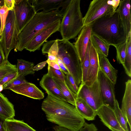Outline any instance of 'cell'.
Instances as JSON below:
<instances>
[{
  "mask_svg": "<svg viewBox=\"0 0 131 131\" xmlns=\"http://www.w3.org/2000/svg\"><path fill=\"white\" fill-rule=\"evenodd\" d=\"M99 68L114 84L116 83L117 70L114 68L110 63L107 57L102 53H98Z\"/></svg>",
  "mask_w": 131,
  "mask_h": 131,
  "instance_id": "20",
  "label": "cell"
},
{
  "mask_svg": "<svg viewBox=\"0 0 131 131\" xmlns=\"http://www.w3.org/2000/svg\"><path fill=\"white\" fill-rule=\"evenodd\" d=\"M47 69V73L48 75L52 78H57L65 83L66 75L61 70L54 69L48 65Z\"/></svg>",
  "mask_w": 131,
  "mask_h": 131,
  "instance_id": "34",
  "label": "cell"
},
{
  "mask_svg": "<svg viewBox=\"0 0 131 131\" xmlns=\"http://www.w3.org/2000/svg\"><path fill=\"white\" fill-rule=\"evenodd\" d=\"M52 78L62 94L67 99V102L75 106L76 95L70 91L64 82L56 78Z\"/></svg>",
  "mask_w": 131,
  "mask_h": 131,
  "instance_id": "25",
  "label": "cell"
},
{
  "mask_svg": "<svg viewBox=\"0 0 131 131\" xmlns=\"http://www.w3.org/2000/svg\"><path fill=\"white\" fill-rule=\"evenodd\" d=\"M8 11V9L5 5L0 7V14L2 22L1 28L0 31V36L3 31Z\"/></svg>",
  "mask_w": 131,
  "mask_h": 131,
  "instance_id": "36",
  "label": "cell"
},
{
  "mask_svg": "<svg viewBox=\"0 0 131 131\" xmlns=\"http://www.w3.org/2000/svg\"><path fill=\"white\" fill-rule=\"evenodd\" d=\"M80 0H71L62 15L59 30L62 39L75 37L83 27Z\"/></svg>",
  "mask_w": 131,
  "mask_h": 131,
  "instance_id": "4",
  "label": "cell"
},
{
  "mask_svg": "<svg viewBox=\"0 0 131 131\" xmlns=\"http://www.w3.org/2000/svg\"><path fill=\"white\" fill-rule=\"evenodd\" d=\"M91 43V41L90 39L87 46L83 61L81 64L82 71L81 83H84L85 82L87 77L89 64V51Z\"/></svg>",
  "mask_w": 131,
  "mask_h": 131,
  "instance_id": "29",
  "label": "cell"
},
{
  "mask_svg": "<svg viewBox=\"0 0 131 131\" xmlns=\"http://www.w3.org/2000/svg\"><path fill=\"white\" fill-rule=\"evenodd\" d=\"M79 131H97V129L93 123L89 124L85 122L83 127Z\"/></svg>",
  "mask_w": 131,
  "mask_h": 131,
  "instance_id": "38",
  "label": "cell"
},
{
  "mask_svg": "<svg viewBox=\"0 0 131 131\" xmlns=\"http://www.w3.org/2000/svg\"><path fill=\"white\" fill-rule=\"evenodd\" d=\"M60 58L78 87L81 82V63L74 45L69 40L57 39Z\"/></svg>",
  "mask_w": 131,
  "mask_h": 131,
  "instance_id": "5",
  "label": "cell"
},
{
  "mask_svg": "<svg viewBox=\"0 0 131 131\" xmlns=\"http://www.w3.org/2000/svg\"><path fill=\"white\" fill-rule=\"evenodd\" d=\"M2 26V22H1V15L0 14V31L1 29Z\"/></svg>",
  "mask_w": 131,
  "mask_h": 131,
  "instance_id": "48",
  "label": "cell"
},
{
  "mask_svg": "<svg viewBox=\"0 0 131 131\" xmlns=\"http://www.w3.org/2000/svg\"><path fill=\"white\" fill-rule=\"evenodd\" d=\"M116 118L121 127L125 131H129L127 122L123 116L117 100L116 99L113 109Z\"/></svg>",
  "mask_w": 131,
  "mask_h": 131,
  "instance_id": "30",
  "label": "cell"
},
{
  "mask_svg": "<svg viewBox=\"0 0 131 131\" xmlns=\"http://www.w3.org/2000/svg\"><path fill=\"white\" fill-rule=\"evenodd\" d=\"M43 54L57 56L58 54V48L57 39L51 40L44 44L41 50Z\"/></svg>",
  "mask_w": 131,
  "mask_h": 131,
  "instance_id": "28",
  "label": "cell"
},
{
  "mask_svg": "<svg viewBox=\"0 0 131 131\" xmlns=\"http://www.w3.org/2000/svg\"><path fill=\"white\" fill-rule=\"evenodd\" d=\"M0 131H7L6 120L0 116Z\"/></svg>",
  "mask_w": 131,
  "mask_h": 131,
  "instance_id": "42",
  "label": "cell"
},
{
  "mask_svg": "<svg viewBox=\"0 0 131 131\" xmlns=\"http://www.w3.org/2000/svg\"><path fill=\"white\" fill-rule=\"evenodd\" d=\"M18 34L13 9L8 12L5 26L0 36V43L6 60H8L11 51L16 46Z\"/></svg>",
  "mask_w": 131,
  "mask_h": 131,
  "instance_id": "7",
  "label": "cell"
},
{
  "mask_svg": "<svg viewBox=\"0 0 131 131\" xmlns=\"http://www.w3.org/2000/svg\"><path fill=\"white\" fill-rule=\"evenodd\" d=\"M130 131H131V130H130Z\"/></svg>",
  "mask_w": 131,
  "mask_h": 131,
  "instance_id": "49",
  "label": "cell"
},
{
  "mask_svg": "<svg viewBox=\"0 0 131 131\" xmlns=\"http://www.w3.org/2000/svg\"><path fill=\"white\" fill-rule=\"evenodd\" d=\"M48 59L50 61H54L57 63V56L48 54Z\"/></svg>",
  "mask_w": 131,
  "mask_h": 131,
  "instance_id": "46",
  "label": "cell"
},
{
  "mask_svg": "<svg viewBox=\"0 0 131 131\" xmlns=\"http://www.w3.org/2000/svg\"><path fill=\"white\" fill-rule=\"evenodd\" d=\"M121 110L131 130V80L130 79L128 80L125 82V90Z\"/></svg>",
  "mask_w": 131,
  "mask_h": 131,
  "instance_id": "19",
  "label": "cell"
},
{
  "mask_svg": "<svg viewBox=\"0 0 131 131\" xmlns=\"http://www.w3.org/2000/svg\"><path fill=\"white\" fill-rule=\"evenodd\" d=\"M55 131H74L63 127L58 126H55L53 127Z\"/></svg>",
  "mask_w": 131,
  "mask_h": 131,
  "instance_id": "45",
  "label": "cell"
},
{
  "mask_svg": "<svg viewBox=\"0 0 131 131\" xmlns=\"http://www.w3.org/2000/svg\"><path fill=\"white\" fill-rule=\"evenodd\" d=\"M99 68L98 54L91 42L89 51V64L87 79L84 83L85 84L91 86L97 80Z\"/></svg>",
  "mask_w": 131,
  "mask_h": 131,
  "instance_id": "15",
  "label": "cell"
},
{
  "mask_svg": "<svg viewBox=\"0 0 131 131\" xmlns=\"http://www.w3.org/2000/svg\"><path fill=\"white\" fill-rule=\"evenodd\" d=\"M4 5L8 9L9 11L13 9L15 4V0H4Z\"/></svg>",
  "mask_w": 131,
  "mask_h": 131,
  "instance_id": "40",
  "label": "cell"
},
{
  "mask_svg": "<svg viewBox=\"0 0 131 131\" xmlns=\"http://www.w3.org/2000/svg\"><path fill=\"white\" fill-rule=\"evenodd\" d=\"M127 44V39L125 42L115 47L116 50V59L119 63L122 64L124 63L126 52Z\"/></svg>",
  "mask_w": 131,
  "mask_h": 131,
  "instance_id": "32",
  "label": "cell"
},
{
  "mask_svg": "<svg viewBox=\"0 0 131 131\" xmlns=\"http://www.w3.org/2000/svg\"><path fill=\"white\" fill-rule=\"evenodd\" d=\"M17 71L16 65L12 64L8 60H6L0 65V82L7 74Z\"/></svg>",
  "mask_w": 131,
  "mask_h": 131,
  "instance_id": "31",
  "label": "cell"
},
{
  "mask_svg": "<svg viewBox=\"0 0 131 131\" xmlns=\"http://www.w3.org/2000/svg\"><path fill=\"white\" fill-rule=\"evenodd\" d=\"M4 5V0H0V7Z\"/></svg>",
  "mask_w": 131,
  "mask_h": 131,
  "instance_id": "47",
  "label": "cell"
},
{
  "mask_svg": "<svg viewBox=\"0 0 131 131\" xmlns=\"http://www.w3.org/2000/svg\"><path fill=\"white\" fill-rule=\"evenodd\" d=\"M15 116L13 105L0 92V116L7 120L14 119Z\"/></svg>",
  "mask_w": 131,
  "mask_h": 131,
  "instance_id": "22",
  "label": "cell"
},
{
  "mask_svg": "<svg viewBox=\"0 0 131 131\" xmlns=\"http://www.w3.org/2000/svg\"><path fill=\"white\" fill-rule=\"evenodd\" d=\"M76 98L84 99L96 112L103 105L97 80L90 86L81 83L76 94Z\"/></svg>",
  "mask_w": 131,
  "mask_h": 131,
  "instance_id": "9",
  "label": "cell"
},
{
  "mask_svg": "<svg viewBox=\"0 0 131 131\" xmlns=\"http://www.w3.org/2000/svg\"><path fill=\"white\" fill-rule=\"evenodd\" d=\"M75 106L79 114L87 120H94L97 115L96 112L83 99L76 98Z\"/></svg>",
  "mask_w": 131,
  "mask_h": 131,
  "instance_id": "21",
  "label": "cell"
},
{
  "mask_svg": "<svg viewBox=\"0 0 131 131\" xmlns=\"http://www.w3.org/2000/svg\"><path fill=\"white\" fill-rule=\"evenodd\" d=\"M90 25L92 33L115 47L127 39L128 35L117 10L112 14L98 18Z\"/></svg>",
  "mask_w": 131,
  "mask_h": 131,
  "instance_id": "2",
  "label": "cell"
},
{
  "mask_svg": "<svg viewBox=\"0 0 131 131\" xmlns=\"http://www.w3.org/2000/svg\"><path fill=\"white\" fill-rule=\"evenodd\" d=\"M96 112L101 121L112 131H125L118 122L112 108L103 105Z\"/></svg>",
  "mask_w": 131,
  "mask_h": 131,
  "instance_id": "12",
  "label": "cell"
},
{
  "mask_svg": "<svg viewBox=\"0 0 131 131\" xmlns=\"http://www.w3.org/2000/svg\"><path fill=\"white\" fill-rule=\"evenodd\" d=\"M17 66V70L18 75L25 76L29 74H34L35 71L32 69L34 64L32 62L26 61L21 59H18Z\"/></svg>",
  "mask_w": 131,
  "mask_h": 131,
  "instance_id": "26",
  "label": "cell"
},
{
  "mask_svg": "<svg viewBox=\"0 0 131 131\" xmlns=\"http://www.w3.org/2000/svg\"><path fill=\"white\" fill-rule=\"evenodd\" d=\"M57 63L58 65L60 70L65 74L69 73L67 68L63 62L61 58L57 56Z\"/></svg>",
  "mask_w": 131,
  "mask_h": 131,
  "instance_id": "39",
  "label": "cell"
},
{
  "mask_svg": "<svg viewBox=\"0 0 131 131\" xmlns=\"http://www.w3.org/2000/svg\"><path fill=\"white\" fill-rule=\"evenodd\" d=\"M126 52L124 63L122 64L125 73L131 77V32L128 35Z\"/></svg>",
  "mask_w": 131,
  "mask_h": 131,
  "instance_id": "27",
  "label": "cell"
},
{
  "mask_svg": "<svg viewBox=\"0 0 131 131\" xmlns=\"http://www.w3.org/2000/svg\"><path fill=\"white\" fill-rule=\"evenodd\" d=\"M7 131H36L23 120H6Z\"/></svg>",
  "mask_w": 131,
  "mask_h": 131,
  "instance_id": "23",
  "label": "cell"
},
{
  "mask_svg": "<svg viewBox=\"0 0 131 131\" xmlns=\"http://www.w3.org/2000/svg\"><path fill=\"white\" fill-rule=\"evenodd\" d=\"M97 80L103 105L113 109L116 100L115 85L99 68Z\"/></svg>",
  "mask_w": 131,
  "mask_h": 131,
  "instance_id": "10",
  "label": "cell"
},
{
  "mask_svg": "<svg viewBox=\"0 0 131 131\" xmlns=\"http://www.w3.org/2000/svg\"><path fill=\"white\" fill-rule=\"evenodd\" d=\"M90 40L98 53H101L106 57L108 56L110 45L100 37L92 33Z\"/></svg>",
  "mask_w": 131,
  "mask_h": 131,
  "instance_id": "24",
  "label": "cell"
},
{
  "mask_svg": "<svg viewBox=\"0 0 131 131\" xmlns=\"http://www.w3.org/2000/svg\"><path fill=\"white\" fill-rule=\"evenodd\" d=\"M27 82L25 79V76L18 74L16 78L4 84L2 86V89H8L10 88Z\"/></svg>",
  "mask_w": 131,
  "mask_h": 131,
  "instance_id": "33",
  "label": "cell"
},
{
  "mask_svg": "<svg viewBox=\"0 0 131 131\" xmlns=\"http://www.w3.org/2000/svg\"><path fill=\"white\" fill-rule=\"evenodd\" d=\"M130 0H121L117 9L121 21L128 35L131 32Z\"/></svg>",
  "mask_w": 131,
  "mask_h": 131,
  "instance_id": "18",
  "label": "cell"
},
{
  "mask_svg": "<svg viewBox=\"0 0 131 131\" xmlns=\"http://www.w3.org/2000/svg\"><path fill=\"white\" fill-rule=\"evenodd\" d=\"M65 83L70 91L76 95L79 87L77 85L73 78L70 73L66 75Z\"/></svg>",
  "mask_w": 131,
  "mask_h": 131,
  "instance_id": "35",
  "label": "cell"
},
{
  "mask_svg": "<svg viewBox=\"0 0 131 131\" xmlns=\"http://www.w3.org/2000/svg\"><path fill=\"white\" fill-rule=\"evenodd\" d=\"M120 0H93L91 1L83 18V26L90 25L102 16L113 14L117 10Z\"/></svg>",
  "mask_w": 131,
  "mask_h": 131,
  "instance_id": "6",
  "label": "cell"
},
{
  "mask_svg": "<svg viewBox=\"0 0 131 131\" xmlns=\"http://www.w3.org/2000/svg\"><path fill=\"white\" fill-rule=\"evenodd\" d=\"M47 63V60L45 61L38 63L33 68V71H38L42 69Z\"/></svg>",
  "mask_w": 131,
  "mask_h": 131,
  "instance_id": "41",
  "label": "cell"
},
{
  "mask_svg": "<svg viewBox=\"0 0 131 131\" xmlns=\"http://www.w3.org/2000/svg\"><path fill=\"white\" fill-rule=\"evenodd\" d=\"M61 20L55 22L42 30L31 40L25 49L30 52L39 50L48 38L59 30Z\"/></svg>",
  "mask_w": 131,
  "mask_h": 131,
  "instance_id": "11",
  "label": "cell"
},
{
  "mask_svg": "<svg viewBox=\"0 0 131 131\" xmlns=\"http://www.w3.org/2000/svg\"><path fill=\"white\" fill-rule=\"evenodd\" d=\"M40 85L48 95L67 102V99L62 94L53 78L47 73L43 75L40 82Z\"/></svg>",
  "mask_w": 131,
  "mask_h": 131,
  "instance_id": "17",
  "label": "cell"
},
{
  "mask_svg": "<svg viewBox=\"0 0 131 131\" xmlns=\"http://www.w3.org/2000/svg\"><path fill=\"white\" fill-rule=\"evenodd\" d=\"M71 0H31L29 1L37 13L40 10L49 12L56 10L63 12Z\"/></svg>",
  "mask_w": 131,
  "mask_h": 131,
  "instance_id": "13",
  "label": "cell"
},
{
  "mask_svg": "<svg viewBox=\"0 0 131 131\" xmlns=\"http://www.w3.org/2000/svg\"><path fill=\"white\" fill-rule=\"evenodd\" d=\"M6 60L2 47L0 43V65L4 63Z\"/></svg>",
  "mask_w": 131,
  "mask_h": 131,
  "instance_id": "44",
  "label": "cell"
},
{
  "mask_svg": "<svg viewBox=\"0 0 131 131\" xmlns=\"http://www.w3.org/2000/svg\"><path fill=\"white\" fill-rule=\"evenodd\" d=\"M18 75L17 71L7 74L0 81V86L2 87L4 84L16 78Z\"/></svg>",
  "mask_w": 131,
  "mask_h": 131,
  "instance_id": "37",
  "label": "cell"
},
{
  "mask_svg": "<svg viewBox=\"0 0 131 131\" xmlns=\"http://www.w3.org/2000/svg\"><path fill=\"white\" fill-rule=\"evenodd\" d=\"M41 108L48 121L72 130L79 131L85 122L74 106L49 95L43 101Z\"/></svg>",
  "mask_w": 131,
  "mask_h": 131,
  "instance_id": "1",
  "label": "cell"
},
{
  "mask_svg": "<svg viewBox=\"0 0 131 131\" xmlns=\"http://www.w3.org/2000/svg\"><path fill=\"white\" fill-rule=\"evenodd\" d=\"M13 9L16 27L19 34L37 12L29 0H15Z\"/></svg>",
  "mask_w": 131,
  "mask_h": 131,
  "instance_id": "8",
  "label": "cell"
},
{
  "mask_svg": "<svg viewBox=\"0 0 131 131\" xmlns=\"http://www.w3.org/2000/svg\"><path fill=\"white\" fill-rule=\"evenodd\" d=\"M47 63L49 66L54 69L60 70V68L57 63L55 62L50 61L48 59L47 60Z\"/></svg>",
  "mask_w": 131,
  "mask_h": 131,
  "instance_id": "43",
  "label": "cell"
},
{
  "mask_svg": "<svg viewBox=\"0 0 131 131\" xmlns=\"http://www.w3.org/2000/svg\"><path fill=\"white\" fill-rule=\"evenodd\" d=\"M8 90L35 99L40 100L44 97V93L35 84L28 82L10 88Z\"/></svg>",
  "mask_w": 131,
  "mask_h": 131,
  "instance_id": "16",
  "label": "cell"
},
{
  "mask_svg": "<svg viewBox=\"0 0 131 131\" xmlns=\"http://www.w3.org/2000/svg\"><path fill=\"white\" fill-rule=\"evenodd\" d=\"M62 15L60 10L49 12L37 13L19 34L14 50L21 51L38 34L55 22L61 20Z\"/></svg>",
  "mask_w": 131,
  "mask_h": 131,
  "instance_id": "3",
  "label": "cell"
},
{
  "mask_svg": "<svg viewBox=\"0 0 131 131\" xmlns=\"http://www.w3.org/2000/svg\"><path fill=\"white\" fill-rule=\"evenodd\" d=\"M91 33L90 25L83 26L74 43V45L81 64L83 61Z\"/></svg>",
  "mask_w": 131,
  "mask_h": 131,
  "instance_id": "14",
  "label": "cell"
}]
</instances>
